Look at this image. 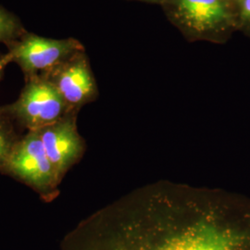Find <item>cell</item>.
Here are the masks:
<instances>
[{
    "label": "cell",
    "instance_id": "6da1fadb",
    "mask_svg": "<svg viewBox=\"0 0 250 250\" xmlns=\"http://www.w3.org/2000/svg\"><path fill=\"white\" fill-rule=\"evenodd\" d=\"M60 250H250V197L161 180L83 219Z\"/></svg>",
    "mask_w": 250,
    "mask_h": 250
},
{
    "label": "cell",
    "instance_id": "7a4b0ae2",
    "mask_svg": "<svg viewBox=\"0 0 250 250\" xmlns=\"http://www.w3.org/2000/svg\"><path fill=\"white\" fill-rule=\"evenodd\" d=\"M0 172L32 188L45 202H51L60 195L62 180L45 153L37 130L21 136Z\"/></svg>",
    "mask_w": 250,
    "mask_h": 250
},
{
    "label": "cell",
    "instance_id": "3957f363",
    "mask_svg": "<svg viewBox=\"0 0 250 250\" xmlns=\"http://www.w3.org/2000/svg\"><path fill=\"white\" fill-rule=\"evenodd\" d=\"M2 112L28 131L39 130L61 120L71 110L47 78L33 76L13 104Z\"/></svg>",
    "mask_w": 250,
    "mask_h": 250
},
{
    "label": "cell",
    "instance_id": "277c9868",
    "mask_svg": "<svg viewBox=\"0 0 250 250\" xmlns=\"http://www.w3.org/2000/svg\"><path fill=\"white\" fill-rule=\"evenodd\" d=\"M37 131L48 159L62 180L84 152V142L77 130L76 117L73 111H70L58 122Z\"/></svg>",
    "mask_w": 250,
    "mask_h": 250
},
{
    "label": "cell",
    "instance_id": "5b68a950",
    "mask_svg": "<svg viewBox=\"0 0 250 250\" xmlns=\"http://www.w3.org/2000/svg\"><path fill=\"white\" fill-rule=\"evenodd\" d=\"M78 42L69 40H52L39 36H29L12 54V59L33 76L40 71H52L63 64L74 51L80 50Z\"/></svg>",
    "mask_w": 250,
    "mask_h": 250
},
{
    "label": "cell",
    "instance_id": "8992f818",
    "mask_svg": "<svg viewBox=\"0 0 250 250\" xmlns=\"http://www.w3.org/2000/svg\"><path fill=\"white\" fill-rule=\"evenodd\" d=\"M173 9L180 22L199 36L218 32L230 18L224 0H173Z\"/></svg>",
    "mask_w": 250,
    "mask_h": 250
},
{
    "label": "cell",
    "instance_id": "52a82bcc",
    "mask_svg": "<svg viewBox=\"0 0 250 250\" xmlns=\"http://www.w3.org/2000/svg\"><path fill=\"white\" fill-rule=\"evenodd\" d=\"M50 72L51 74L45 78L54 84L71 110L95 97L96 83L84 61L62 64Z\"/></svg>",
    "mask_w": 250,
    "mask_h": 250
},
{
    "label": "cell",
    "instance_id": "ba28073f",
    "mask_svg": "<svg viewBox=\"0 0 250 250\" xmlns=\"http://www.w3.org/2000/svg\"><path fill=\"white\" fill-rule=\"evenodd\" d=\"M21 138L11 120L0 109V169Z\"/></svg>",
    "mask_w": 250,
    "mask_h": 250
},
{
    "label": "cell",
    "instance_id": "9c48e42d",
    "mask_svg": "<svg viewBox=\"0 0 250 250\" xmlns=\"http://www.w3.org/2000/svg\"><path fill=\"white\" fill-rule=\"evenodd\" d=\"M15 31V22L8 14L0 10V41L8 38Z\"/></svg>",
    "mask_w": 250,
    "mask_h": 250
},
{
    "label": "cell",
    "instance_id": "30bf717a",
    "mask_svg": "<svg viewBox=\"0 0 250 250\" xmlns=\"http://www.w3.org/2000/svg\"><path fill=\"white\" fill-rule=\"evenodd\" d=\"M241 17L250 22V0H241Z\"/></svg>",
    "mask_w": 250,
    "mask_h": 250
},
{
    "label": "cell",
    "instance_id": "8fae6325",
    "mask_svg": "<svg viewBox=\"0 0 250 250\" xmlns=\"http://www.w3.org/2000/svg\"><path fill=\"white\" fill-rule=\"evenodd\" d=\"M3 67H4V62L0 61V77H1V74H2V70H3Z\"/></svg>",
    "mask_w": 250,
    "mask_h": 250
}]
</instances>
